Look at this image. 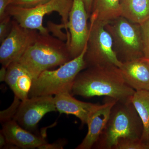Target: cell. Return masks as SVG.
Here are the masks:
<instances>
[{"mask_svg":"<svg viewBox=\"0 0 149 149\" xmlns=\"http://www.w3.org/2000/svg\"><path fill=\"white\" fill-rule=\"evenodd\" d=\"M105 27L111 35L115 52L120 61L144 58L141 24L120 16Z\"/></svg>","mask_w":149,"mask_h":149,"instance_id":"cell-5","label":"cell"},{"mask_svg":"<svg viewBox=\"0 0 149 149\" xmlns=\"http://www.w3.org/2000/svg\"><path fill=\"white\" fill-rule=\"evenodd\" d=\"M135 92L125 83L120 68L111 65L83 70L75 78L71 94L85 98L106 96L125 102L131 100Z\"/></svg>","mask_w":149,"mask_h":149,"instance_id":"cell-1","label":"cell"},{"mask_svg":"<svg viewBox=\"0 0 149 149\" xmlns=\"http://www.w3.org/2000/svg\"><path fill=\"white\" fill-rule=\"evenodd\" d=\"M65 144V141L61 140L52 143H48L43 144L40 146L38 149H62Z\"/></svg>","mask_w":149,"mask_h":149,"instance_id":"cell-25","label":"cell"},{"mask_svg":"<svg viewBox=\"0 0 149 149\" xmlns=\"http://www.w3.org/2000/svg\"><path fill=\"white\" fill-rule=\"evenodd\" d=\"M89 35L85 55L86 68L100 65H115L120 68L122 62L113 48L111 35L105 24L90 19Z\"/></svg>","mask_w":149,"mask_h":149,"instance_id":"cell-7","label":"cell"},{"mask_svg":"<svg viewBox=\"0 0 149 149\" xmlns=\"http://www.w3.org/2000/svg\"><path fill=\"white\" fill-rule=\"evenodd\" d=\"M7 144L6 139L5 136L3 134L2 132L1 131V134H0V148H4L6 144Z\"/></svg>","mask_w":149,"mask_h":149,"instance_id":"cell-29","label":"cell"},{"mask_svg":"<svg viewBox=\"0 0 149 149\" xmlns=\"http://www.w3.org/2000/svg\"><path fill=\"white\" fill-rule=\"evenodd\" d=\"M7 74V68L5 67L2 66L0 70V81L5 82L6 76Z\"/></svg>","mask_w":149,"mask_h":149,"instance_id":"cell-28","label":"cell"},{"mask_svg":"<svg viewBox=\"0 0 149 149\" xmlns=\"http://www.w3.org/2000/svg\"><path fill=\"white\" fill-rule=\"evenodd\" d=\"M12 20V17L6 13L0 19V42H2L8 35L11 28Z\"/></svg>","mask_w":149,"mask_h":149,"instance_id":"cell-22","label":"cell"},{"mask_svg":"<svg viewBox=\"0 0 149 149\" xmlns=\"http://www.w3.org/2000/svg\"><path fill=\"white\" fill-rule=\"evenodd\" d=\"M125 83L135 91H149V61L142 58L122 63L119 68Z\"/></svg>","mask_w":149,"mask_h":149,"instance_id":"cell-14","label":"cell"},{"mask_svg":"<svg viewBox=\"0 0 149 149\" xmlns=\"http://www.w3.org/2000/svg\"><path fill=\"white\" fill-rule=\"evenodd\" d=\"M71 59L66 42L50 34L40 33L17 62L34 80L45 70L60 66Z\"/></svg>","mask_w":149,"mask_h":149,"instance_id":"cell-2","label":"cell"},{"mask_svg":"<svg viewBox=\"0 0 149 149\" xmlns=\"http://www.w3.org/2000/svg\"><path fill=\"white\" fill-rule=\"evenodd\" d=\"M72 0H51L48 2L32 8H23L9 5L6 13L10 15L22 27L37 30L42 34H49L47 27L43 25V19L46 15L53 12L61 17L62 23L65 25L66 33L69 34L68 23Z\"/></svg>","mask_w":149,"mask_h":149,"instance_id":"cell-6","label":"cell"},{"mask_svg":"<svg viewBox=\"0 0 149 149\" xmlns=\"http://www.w3.org/2000/svg\"><path fill=\"white\" fill-rule=\"evenodd\" d=\"M57 110L60 113L72 115L80 119L82 125L87 124L99 104L78 100L70 93H59L54 97Z\"/></svg>","mask_w":149,"mask_h":149,"instance_id":"cell-12","label":"cell"},{"mask_svg":"<svg viewBox=\"0 0 149 149\" xmlns=\"http://www.w3.org/2000/svg\"><path fill=\"white\" fill-rule=\"evenodd\" d=\"M51 0H10V5L23 8H32L44 4Z\"/></svg>","mask_w":149,"mask_h":149,"instance_id":"cell-24","label":"cell"},{"mask_svg":"<svg viewBox=\"0 0 149 149\" xmlns=\"http://www.w3.org/2000/svg\"><path fill=\"white\" fill-rule=\"evenodd\" d=\"M148 146H149V144L148 145Z\"/></svg>","mask_w":149,"mask_h":149,"instance_id":"cell-30","label":"cell"},{"mask_svg":"<svg viewBox=\"0 0 149 149\" xmlns=\"http://www.w3.org/2000/svg\"><path fill=\"white\" fill-rule=\"evenodd\" d=\"M89 18L83 0H72L68 23L69 38L66 41L72 59L80 55L87 45L89 35Z\"/></svg>","mask_w":149,"mask_h":149,"instance_id":"cell-9","label":"cell"},{"mask_svg":"<svg viewBox=\"0 0 149 149\" xmlns=\"http://www.w3.org/2000/svg\"><path fill=\"white\" fill-rule=\"evenodd\" d=\"M33 79L18 62H14L7 68L5 82L21 101L28 98Z\"/></svg>","mask_w":149,"mask_h":149,"instance_id":"cell-15","label":"cell"},{"mask_svg":"<svg viewBox=\"0 0 149 149\" xmlns=\"http://www.w3.org/2000/svg\"><path fill=\"white\" fill-rule=\"evenodd\" d=\"M121 16L140 24L149 19V0H120Z\"/></svg>","mask_w":149,"mask_h":149,"instance_id":"cell-17","label":"cell"},{"mask_svg":"<svg viewBox=\"0 0 149 149\" xmlns=\"http://www.w3.org/2000/svg\"><path fill=\"white\" fill-rule=\"evenodd\" d=\"M57 111L52 95L32 97L21 101L13 119L22 128L32 132L36 130L44 116Z\"/></svg>","mask_w":149,"mask_h":149,"instance_id":"cell-10","label":"cell"},{"mask_svg":"<svg viewBox=\"0 0 149 149\" xmlns=\"http://www.w3.org/2000/svg\"><path fill=\"white\" fill-rule=\"evenodd\" d=\"M108 98L104 103L99 105L91 115L87 124L88 133L81 143L75 149H91L98 140L106 126L112 108L118 101L114 99Z\"/></svg>","mask_w":149,"mask_h":149,"instance_id":"cell-11","label":"cell"},{"mask_svg":"<svg viewBox=\"0 0 149 149\" xmlns=\"http://www.w3.org/2000/svg\"><path fill=\"white\" fill-rule=\"evenodd\" d=\"M148 60V61H149V60Z\"/></svg>","mask_w":149,"mask_h":149,"instance_id":"cell-31","label":"cell"},{"mask_svg":"<svg viewBox=\"0 0 149 149\" xmlns=\"http://www.w3.org/2000/svg\"><path fill=\"white\" fill-rule=\"evenodd\" d=\"M85 8L88 13V15L90 17L91 15V11H92V7H93V3L94 0H83Z\"/></svg>","mask_w":149,"mask_h":149,"instance_id":"cell-27","label":"cell"},{"mask_svg":"<svg viewBox=\"0 0 149 149\" xmlns=\"http://www.w3.org/2000/svg\"><path fill=\"white\" fill-rule=\"evenodd\" d=\"M47 29L48 32L52 33V35L61 41L66 42L68 39V35L64 33L62 29H66L65 25L63 23L56 24L52 22L49 21L47 22Z\"/></svg>","mask_w":149,"mask_h":149,"instance_id":"cell-20","label":"cell"},{"mask_svg":"<svg viewBox=\"0 0 149 149\" xmlns=\"http://www.w3.org/2000/svg\"><path fill=\"white\" fill-rule=\"evenodd\" d=\"M21 101L15 97L14 100L8 108L0 112V119L2 123L13 119Z\"/></svg>","mask_w":149,"mask_h":149,"instance_id":"cell-21","label":"cell"},{"mask_svg":"<svg viewBox=\"0 0 149 149\" xmlns=\"http://www.w3.org/2000/svg\"><path fill=\"white\" fill-rule=\"evenodd\" d=\"M141 25L144 57L149 60V19Z\"/></svg>","mask_w":149,"mask_h":149,"instance_id":"cell-23","label":"cell"},{"mask_svg":"<svg viewBox=\"0 0 149 149\" xmlns=\"http://www.w3.org/2000/svg\"><path fill=\"white\" fill-rule=\"evenodd\" d=\"M120 16V0H94L89 18L106 25Z\"/></svg>","mask_w":149,"mask_h":149,"instance_id":"cell-16","label":"cell"},{"mask_svg":"<svg viewBox=\"0 0 149 149\" xmlns=\"http://www.w3.org/2000/svg\"><path fill=\"white\" fill-rule=\"evenodd\" d=\"M1 131L5 136L7 143L14 145L18 149L38 148L47 143L45 138L22 128L14 119L3 123Z\"/></svg>","mask_w":149,"mask_h":149,"instance_id":"cell-13","label":"cell"},{"mask_svg":"<svg viewBox=\"0 0 149 149\" xmlns=\"http://www.w3.org/2000/svg\"><path fill=\"white\" fill-rule=\"evenodd\" d=\"M113 149H149V146L141 140L121 139Z\"/></svg>","mask_w":149,"mask_h":149,"instance_id":"cell-19","label":"cell"},{"mask_svg":"<svg viewBox=\"0 0 149 149\" xmlns=\"http://www.w3.org/2000/svg\"><path fill=\"white\" fill-rule=\"evenodd\" d=\"M131 101L139 114L143 125V132L141 141L149 144V91H136Z\"/></svg>","mask_w":149,"mask_h":149,"instance_id":"cell-18","label":"cell"},{"mask_svg":"<svg viewBox=\"0 0 149 149\" xmlns=\"http://www.w3.org/2000/svg\"><path fill=\"white\" fill-rule=\"evenodd\" d=\"M143 125L131 100L117 101L105 128L94 145L96 149H113L121 139L141 140Z\"/></svg>","mask_w":149,"mask_h":149,"instance_id":"cell-3","label":"cell"},{"mask_svg":"<svg viewBox=\"0 0 149 149\" xmlns=\"http://www.w3.org/2000/svg\"><path fill=\"white\" fill-rule=\"evenodd\" d=\"M10 0H0V19L5 15L7 8L10 4Z\"/></svg>","mask_w":149,"mask_h":149,"instance_id":"cell-26","label":"cell"},{"mask_svg":"<svg viewBox=\"0 0 149 149\" xmlns=\"http://www.w3.org/2000/svg\"><path fill=\"white\" fill-rule=\"evenodd\" d=\"M87 44L82 53L55 70H45L33 80L28 98L71 93L75 78L86 68L85 55Z\"/></svg>","mask_w":149,"mask_h":149,"instance_id":"cell-4","label":"cell"},{"mask_svg":"<svg viewBox=\"0 0 149 149\" xmlns=\"http://www.w3.org/2000/svg\"><path fill=\"white\" fill-rule=\"evenodd\" d=\"M37 30L22 27L13 19L11 28L0 46V63L7 68L14 62L18 61L29 46L39 36Z\"/></svg>","mask_w":149,"mask_h":149,"instance_id":"cell-8","label":"cell"}]
</instances>
